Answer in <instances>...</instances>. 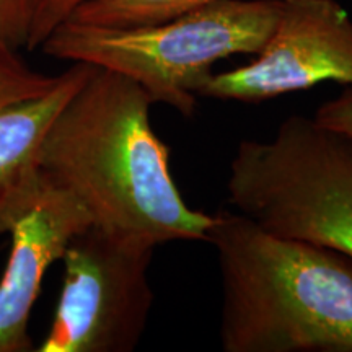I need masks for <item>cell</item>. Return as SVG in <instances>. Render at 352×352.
Listing matches in <instances>:
<instances>
[{
  "mask_svg": "<svg viewBox=\"0 0 352 352\" xmlns=\"http://www.w3.org/2000/svg\"><path fill=\"white\" fill-rule=\"evenodd\" d=\"M152 104L134 80L94 65L44 135L38 166L114 235L155 248L206 241L212 214L189 208L176 186Z\"/></svg>",
  "mask_w": 352,
  "mask_h": 352,
  "instance_id": "cell-1",
  "label": "cell"
},
{
  "mask_svg": "<svg viewBox=\"0 0 352 352\" xmlns=\"http://www.w3.org/2000/svg\"><path fill=\"white\" fill-rule=\"evenodd\" d=\"M223 352H352V259L276 235L246 215L212 214Z\"/></svg>",
  "mask_w": 352,
  "mask_h": 352,
  "instance_id": "cell-2",
  "label": "cell"
},
{
  "mask_svg": "<svg viewBox=\"0 0 352 352\" xmlns=\"http://www.w3.org/2000/svg\"><path fill=\"white\" fill-rule=\"evenodd\" d=\"M280 0H215L160 23L111 28L65 21L39 50L70 63L109 69L134 80L184 118L219 60L254 56L270 39Z\"/></svg>",
  "mask_w": 352,
  "mask_h": 352,
  "instance_id": "cell-3",
  "label": "cell"
},
{
  "mask_svg": "<svg viewBox=\"0 0 352 352\" xmlns=\"http://www.w3.org/2000/svg\"><path fill=\"white\" fill-rule=\"evenodd\" d=\"M227 191L266 230L352 259V140L314 118L294 114L270 140H241Z\"/></svg>",
  "mask_w": 352,
  "mask_h": 352,
  "instance_id": "cell-4",
  "label": "cell"
},
{
  "mask_svg": "<svg viewBox=\"0 0 352 352\" xmlns=\"http://www.w3.org/2000/svg\"><path fill=\"white\" fill-rule=\"evenodd\" d=\"M155 246L90 223L70 241L57 310L39 352H131L153 307Z\"/></svg>",
  "mask_w": 352,
  "mask_h": 352,
  "instance_id": "cell-5",
  "label": "cell"
},
{
  "mask_svg": "<svg viewBox=\"0 0 352 352\" xmlns=\"http://www.w3.org/2000/svg\"><path fill=\"white\" fill-rule=\"evenodd\" d=\"M323 82L352 87V20L336 0H280L270 39L252 63L214 72L199 98L259 103Z\"/></svg>",
  "mask_w": 352,
  "mask_h": 352,
  "instance_id": "cell-6",
  "label": "cell"
},
{
  "mask_svg": "<svg viewBox=\"0 0 352 352\" xmlns=\"http://www.w3.org/2000/svg\"><path fill=\"white\" fill-rule=\"evenodd\" d=\"M94 223L76 197L33 166L0 196V235H10L0 279V352H30V316L46 271Z\"/></svg>",
  "mask_w": 352,
  "mask_h": 352,
  "instance_id": "cell-7",
  "label": "cell"
},
{
  "mask_svg": "<svg viewBox=\"0 0 352 352\" xmlns=\"http://www.w3.org/2000/svg\"><path fill=\"white\" fill-rule=\"evenodd\" d=\"M94 65L74 63L46 94L0 108V196L38 165L44 135L64 104L90 77Z\"/></svg>",
  "mask_w": 352,
  "mask_h": 352,
  "instance_id": "cell-8",
  "label": "cell"
},
{
  "mask_svg": "<svg viewBox=\"0 0 352 352\" xmlns=\"http://www.w3.org/2000/svg\"><path fill=\"white\" fill-rule=\"evenodd\" d=\"M215 0H88L70 21L83 25L129 28L160 23ZM69 21V20H67Z\"/></svg>",
  "mask_w": 352,
  "mask_h": 352,
  "instance_id": "cell-9",
  "label": "cell"
},
{
  "mask_svg": "<svg viewBox=\"0 0 352 352\" xmlns=\"http://www.w3.org/2000/svg\"><path fill=\"white\" fill-rule=\"evenodd\" d=\"M57 78L59 76H44L30 69L15 50L0 47V108L46 94L56 85Z\"/></svg>",
  "mask_w": 352,
  "mask_h": 352,
  "instance_id": "cell-10",
  "label": "cell"
},
{
  "mask_svg": "<svg viewBox=\"0 0 352 352\" xmlns=\"http://www.w3.org/2000/svg\"><path fill=\"white\" fill-rule=\"evenodd\" d=\"M87 2L88 0H28L30 32L26 50H39L43 43Z\"/></svg>",
  "mask_w": 352,
  "mask_h": 352,
  "instance_id": "cell-11",
  "label": "cell"
},
{
  "mask_svg": "<svg viewBox=\"0 0 352 352\" xmlns=\"http://www.w3.org/2000/svg\"><path fill=\"white\" fill-rule=\"evenodd\" d=\"M30 32L28 0H0V47H26Z\"/></svg>",
  "mask_w": 352,
  "mask_h": 352,
  "instance_id": "cell-12",
  "label": "cell"
},
{
  "mask_svg": "<svg viewBox=\"0 0 352 352\" xmlns=\"http://www.w3.org/2000/svg\"><path fill=\"white\" fill-rule=\"evenodd\" d=\"M314 120L352 140V87H346L336 98L321 104Z\"/></svg>",
  "mask_w": 352,
  "mask_h": 352,
  "instance_id": "cell-13",
  "label": "cell"
}]
</instances>
